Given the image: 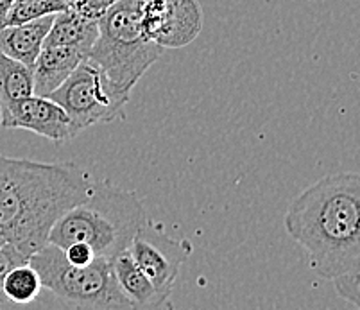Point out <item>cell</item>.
Instances as JSON below:
<instances>
[{
  "mask_svg": "<svg viewBox=\"0 0 360 310\" xmlns=\"http://www.w3.org/2000/svg\"><path fill=\"white\" fill-rule=\"evenodd\" d=\"M317 276L360 309V174L335 172L301 192L283 217Z\"/></svg>",
  "mask_w": 360,
  "mask_h": 310,
  "instance_id": "1",
  "label": "cell"
},
{
  "mask_svg": "<svg viewBox=\"0 0 360 310\" xmlns=\"http://www.w3.org/2000/svg\"><path fill=\"white\" fill-rule=\"evenodd\" d=\"M90 188V176L75 163L0 156V237L31 257L49 243L58 219Z\"/></svg>",
  "mask_w": 360,
  "mask_h": 310,
  "instance_id": "2",
  "label": "cell"
},
{
  "mask_svg": "<svg viewBox=\"0 0 360 310\" xmlns=\"http://www.w3.org/2000/svg\"><path fill=\"white\" fill-rule=\"evenodd\" d=\"M146 223V210L135 192L99 181L91 183L90 192L81 203L58 219L49 235V243L61 250L68 244L84 243L97 257L113 260L129 247Z\"/></svg>",
  "mask_w": 360,
  "mask_h": 310,
  "instance_id": "3",
  "label": "cell"
},
{
  "mask_svg": "<svg viewBox=\"0 0 360 310\" xmlns=\"http://www.w3.org/2000/svg\"><path fill=\"white\" fill-rule=\"evenodd\" d=\"M142 6L143 0H117L111 4L97 18L99 36L86 56L101 68L111 90L126 99L163 54V49L143 34Z\"/></svg>",
  "mask_w": 360,
  "mask_h": 310,
  "instance_id": "4",
  "label": "cell"
},
{
  "mask_svg": "<svg viewBox=\"0 0 360 310\" xmlns=\"http://www.w3.org/2000/svg\"><path fill=\"white\" fill-rule=\"evenodd\" d=\"M29 264L38 271L44 289L67 305L88 310L131 309L110 259L97 257L88 266H74L61 247L47 243L29 257Z\"/></svg>",
  "mask_w": 360,
  "mask_h": 310,
  "instance_id": "5",
  "label": "cell"
},
{
  "mask_svg": "<svg viewBox=\"0 0 360 310\" xmlns=\"http://www.w3.org/2000/svg\"><path fill=\"white\" fill-rule=\"evenodd\" d=\"M49 97L67 112L77 135L97 124L122 119L124 106L129 103V99L111 90L101 68L88 58Z\"/></svg>",
  "mask_w": 360,
  "mask_h": 310,
  "instance_id": "6",
  "label": "cell"
},
{
  "mask_svg": "<svg viewBox=\"0 0 360 310\" xmlns=\"http://www.w3.org/2000/svg\"><path fill=\"white\" fill-rule=\"evenodd\" d=\"M127 250L150 282L170 296L179 269L191 257L192 244L186 239H172L162 226L147 221Z\"/></svg>",
  "mask_w": 360,
  "mask_h": 310,
  "instance_id": "7",
  "label": "cell"
},
{
  "mask_svg": "<svg viewBox=\"0 0 360 310\" xmlns=\"http://www.w3.org/2000/svg\"><path fill=\"white\" fill-rule=\"evenodd\" d=\"M142 31L149 41L167 49H183L201 34L202 8L198 0H143Z\"/></svg>",
  "mask_w": 360,
  "mask_h": 310,
  "instance_id": "8",
  "label": "cell"
},
{
  "mask_svg": "<svg viewBox=\"0 0 360 310\" xmlns=\"http://www.w3.org/2000/svg\"><path fill=\"white\" fill-rule=\"evenodd\" d=\"M0 126L25 129L52 142H67L77 136L70 117L51 97L32 96L0 104Z\"/></svg>",
  "mask_w": 360,
  "mask_h": 310,
  "instance_id": "9",
  "label": "cell"
},
{
  "mask_svg": "<svg viewBox=\"0 0 360 310\" xmlns=\"http://www.w3.org/2000/svg\"><path fill=\"white\" fill-rule=\"evenodd\" d=\"M111 267L131 309H160L169 305V295L162 292L150 282L149 276L136 266L129 250L117 254L111 260Z\"/></svg>",
  "mask_w": 360,
  "mask_h": 310,
  "instance_id": "10",
  "label": "cell"
},
{
  "mask_svg": "<svg viewBox=\"0 0 360 310\" xmlns=\"http://www.w3.org/2000/svg\"><path fill=\"white\" fill-rule=\"evenodd\" d=\"M86 58L83 51L65 45H44L40 56L32 67L34 74V93L49 97L56 88L65 83L75 67Z\"/></svg>",
  "mask_w": 360,
  "mask_h": 310,
  "instance_id": "11",
  "label": "cell"
},
{
  "mask_svg": "<svg viewBox=\"0 0 360 310\" xmlns=\"http://www.w3.org/2000/svg\"><path fill=\"white\" fill-rule=\"evenodd\" d=\"M54 15L18 25H4L0 29V51L13 60L22 61L27 67H34L36 58L44 49Z\"/></svg>",
  "mask_w": 360,
  "mask_h": 310,
  "instance_id": "12",
  "label": "cell"
},
{
  "mask_svg": "<svg viewBox=\"0 0 360 310\" xmlns=\"http://www.w3.org/2000/svg\"><path fill=\"white\" fill-rule=\"evenodd\" d=\"M99 36V24L94 18L81 15L75 9L67 8L56 13L44 45H65L83 51L88 56L91 45Z\"/></svg>",
  "mask_w": 360,
  "mask_h": 310,
  "instance_id": "13",
  "label": "cell"
},
{
  "mask_svg": "<svg viewBox=\"0 0 360 310\" xmlns=\"http://www.w3.org/2000/svg\"><path fill=\"white\" fill-rule=\"evenodd\" d=\"M34 93L32 67L13 60L0 51V104L24 99Z\"/></svg>",
  "mask_w": 360,
  "mask_h": 310,
  "instance_id": "14",
  "label": "cell"
},
{
  "mask_svg": "<svg viewBox=\"0 0 360 310\" xmlns=\"http://www.w3.org/2000/svg\"><path fill=\"white\" fill-rule=\"evenodd\" d=\"M41 289L44 285L40 275L29 262L13 267L2 283V290L9 305H29L36 302Z\"/></svg>",
  "mask_w": 360,
  "mask_h": 310,
  "instance_id": "15",
  "label": "cell"
},
{
  "mask_svg": "<svg viewBox=\"0 0 360 310\" xmlns=\"http://www.w3.org/2000/svg\"><path fill=\"white\" fill-rule=\"evenodd\" d=\"M67 0H15L6 16V25H18L56 15L67 9Z\"/></svg>",
  "mask_w": 360,
  "mask_h": 310,
  "instance_id": "16",
  "label": "cell"
},
{
  "mask_svg": "<svg viewBox=\"0 0 360 310\" xmlns=\"http://www.w3.org/2000/svg\"><path fill=\"white\" fill-rule=\"evenodd\" d=\"M25 262H29V257H25L22 251L16 250L13 244L6 243L4 246L0 247V306L9 305V302L4 296V290H2L4 278L8 276V273L13 269V267L20 266V264H25Z\"/></svg>",
  "mask_w": 360,
  "mask_h": 310,
  "instance_id": "17",
  "label": "cell"
},
{
  "mask_svg": "<svg viewBox=\"0 0 360 310\" xmlns=\"http://www.w3.org/2000/svg\"><path fill=\"white\" fill-rule=\"evenodd\" d=\"M63 253L65 259L70 264H74V266H88V264H91L97 259L96 251L84 243L68 244L67 247H63Z\"/></svg>",
  "mask_w": 360,
  "mask_h": 310,
  "instance_id": "18",
  "label": "cell"
},
{
  "mask_svg": "<svg viewBox=\"0 0 360 310\" xmlns=\"http://www.w3.org/2000/svg\"><path fill=\"white\" fill-rule=\"evenodd\" d=\"M13 2H15V0H0V29L6 25V16H8Z\"/></svg>",
  "mask_w": 360,
  "mask_h": 310,
  "instance_id": "19",
  "label": "cell"
},
{
  "mask_svg": "<svg viewBox=\"0 0 360 310\" xmlns=\"http://www.w3.org/2000/svg\"><path fill=\"white\" fill-rule=\"evenodd\" d=\"M4 244H6V240H4V239H2V237H0V247L4 246Z\"/></svg>",
  "mask_w": 360,
  "mask_h": 310,
  "instance_id": "20",
  "label": "cell"
}]
</instances>
